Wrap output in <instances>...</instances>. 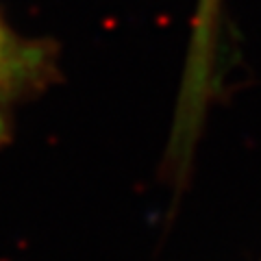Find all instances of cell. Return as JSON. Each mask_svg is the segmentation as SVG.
<instances>
[{"label":"cell","instance_id":"6da1fadb","mask_svg":"<svg viewBox=\"0 0 261 261\" xmlns=\"http://www.w3.org/2000/svg\"><path fill=\"white\" fill-rule=\"evenodd\" d=\"M13 53L9 48V37L5 35L3 22H0V135L5 126V102L11 92V79H13Z\"/></svg>","mask_w":261,"mask_h":261}]
</instances>
